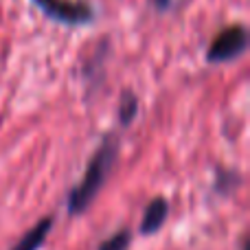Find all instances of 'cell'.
I'll use <instances>...</instances> for the list:
<instances>
[{"instance_id":"cell-1","label":"cell","mask_w":250,"mask_h":250,"mask_svg":"<svg viewBox=\"0 0 250 250\" xmlns=\"http://www.w3.org/2000/svg\"><path fill=\"white\" fill-rule=\"evenodd\" d=\"M119 156V141L117 136H105L104 143L99 145V149L92 154L90 163H88L83 178L77 187H73V191L68 193V215H82L88 211L95 198L99 195V191L104 189L105 180L110 178L114 169Z\"/></svg>"},{"instance_id":"cell-2","label":"cell","mask_w":250,"mask_h":250,"mask_svg":"<svg viewBox=\"0 0 250 250\" xmlns=\"http://www.w3.org/2000/svg\"><path fill=\"white\" fill-rule=\"evenodd\" d=\"M248 48V31L244 24L226 26L207 48L208 64H226L242 57Z\"/></svg>"},{"instance_id":"cell-3","label":"cell","mask_w":250,"mask_h":250,"mask_svg":"<svg viewBox=\"0 0 250 250\" xmlns=\"http://www.w3.org/2000/svg\"><path fill=\"white\" fill-rule=\"evenodd\" d=\"M46 18L66 26H86L95 20V9L88 2H70V0H31Z\"/></svg>"},{"instance_id":"cell-4","label":"cell","mask_w":250,"mask_h":250,"mask_svg":"<svg viewBox=\"0 0 250 250\" xmlns=\"http://www.w3.org/2000/svg\"><path fill=\"white\" fill-rule=\"evenodd\" d=\"M169 217V202L167 198L158 195L154 198L149 204H147L145 213H143V222H141V235H156L163 224Z\"/></svg>"},{"instance_id":"cell-5","label":"cell","mask_w":250,"mask_h":250,"mask_svg":"<svg viewBox=\"0 0 250 250\" xmlns=\"http://www.w3.org/2000/svg\"><path fill=\"white\" fill-rule=\"evenodd\" d=\"M51 229H53V217L51 215L42 217L38 224L31 226V229L26 230V233L22 235L20 239H18V244L11 250H40V248L44 246V242H46Z\"/></svg>"},{"instance_id":"cell-6","label":"cell","mask_w":250,"mask_h":250,"mask_svg":"<svg viewBox=\"0 0 250 250\" xmlns=\"http://www.w3.org/2000/svg\"><path fill=\"white\" fill-rule=\"evenodd\" d=\"M136 112H138L136 97H134L132 92H123L121 105H119V121H121V125H129V123H132L134 117H136Z\"/></svg>"},{"instance_id":"cell-7","label":"cell","mask_w":250,"mask_h":250,"mask_svg":"<svg viewBox=\"0 0 250 250\" xmlns=\"http://www.w3.org/2000/svg\"><path fill=\"white\" fill-rule=\"evenodd\" d=\"M129 244H132V233H129V229H121L119 233L104 239L99 244V250H127Z\"/></svg>"},{"instance_id":"cell-8","label":"cell","mask_w":250,"mask_h":250,"mask_svg":"<svg viewBox=\"0 0 250 250\" xmlns=\"http://www.w3.org/2000/svg\"><path fill=\"white\" fill-rule=\"evenodd\" d=\"M235 180H239L235 171H220V173H217L215 189L222 191V193H229V191H230V182H235Z\"/></svg>"},{"instance_id":"cell-9","label":"cell","mask_w":250,"mask_h":250,"mask_svg":"<svg viewBox=\"0 0 250 250\" xmlns=\"http://www.w3.org/2000/svg\"><path fill=\"white\" fill-rule=\"evenodd\" d=\"M154 4L158 11H167V9L173 4V0H154Z\"/></svg>"}]
</instances>
